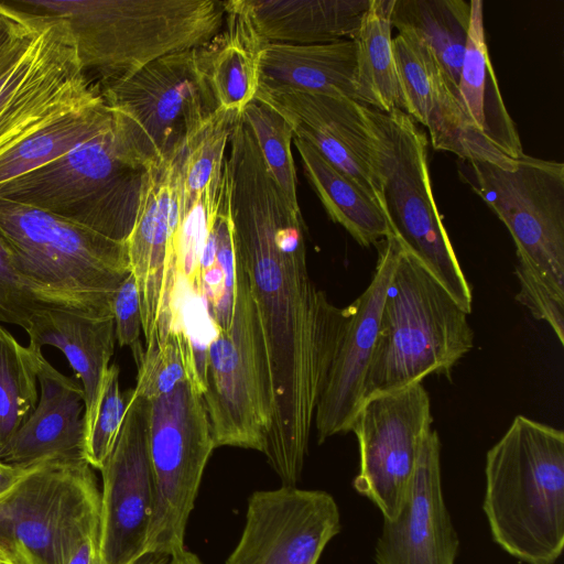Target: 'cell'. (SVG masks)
<instances>
[{
	"mask_svg": "<svg viewBox=\"0 0 564 564\" xmlns=\"http://www.w3.org/2000/svg\"><path fill=\"white\" fill-rule=\"evenodd\" d=\"M226 169L237 264L260 324L271 388L264 456L283 486L300 480L319 394L345 322L312 280L305 224L269 173L250 128L229 138Z\"/></svg>",
	"mask_w": 564,
	"mask_h": 564,
	"instance_id": "cell-1",
	"label": "cell"
},
{
	"mask_svg": "<svg viewBox=\"0 0 564 564\" xmlns=\"http://www.w3.org/2000/svg\"><path fill=\"white\" fill-rule=\"evenodd\" d=\"M22 12L64 20L83 73L100 91L151 62L206 45L223 29L220 0H15Z\"/></svg>",
	"mask_w": 564,
	"mask_h": 564,
	"instance_id": "cell-2",
	"label": "cell"
},
{
	"mask_svg": "<svg viewBox=\"0 0 564 564\" xmlns=\"http://www.w3.org/2000/svg\"><path fill=\"white\" fill-rule=\"evenodd\" d=\"M484 512L492 540L527 564L564 546V433L517 415L486 455Z\"/></svg>",
	"mask_w": 564,
	"mask_h": 564,
	"instance_id": "cell-3",
	"label": "cell"
},
{
	"mask_svg": "<svg viewBox=\"0 0 564 564\" xmlns=\"http://www.w3.org/2000/svg\"><path fill=\"white\" fill-rule=\"evenodd\" d=\"M0 238L28 290L44 305L111 315L131 272L126 242L36 207L0 198Z\"/></svg>",
	"mask_w": 564,
	"mask_h": 564,
	"instance_id": "cell-4",
	"label": "cell"
},
{
	"mask_svg": "<svg viewBox=\"0 0 564 564\" xmlns=\"http://www.w3.org/2000/svg\"><path fill=\"white\" fill-rule=\"evenodd\" d=\"M468 314L400 241L364 399L433 373L449 378L474 346Z\"/></svg>",
	"mask_w": 564,
	"mask_h": 564,
	"instance_id": "cell-5",
	"label": "cell"
},
{
	"mask_svg": "<svg viewBox=\"0 0 564 564\" xmlns=\"http://www.w3.org/2000/svg\"><path fill=\"white\" fill-rule=\"evenodd\" d=\"M380 207L391 234L467 312L473 293L436 207L427 164V137L400 109L366 106Z\"/></svg>",
	"mask_w": 564,
	"mask_h": 564,
	"instance_id": "cell-6",
	"label": "cell"
},
{
	"mask_svg": "<svg viewBox=\"0 0 564 564\" xmlns=\"http://www.w3.org/2000/svg\"><path fill=\"white\" fill-rule=\"evenodd\" d=\"M145 171L113 122L54 161L0 187V198L40 208L126 242Z\"/></svg>",
	"mask_w": 564,
	"mask_h": 564,
	"instance_id": "cell-7",
	"label": "cell"
},
{
	"mask_svg": "<svg viewBox=\"0 0 564 564\" xmlns=\"http://www.w3.org/2000/svg\"><path fill=\"white\" fill-rule=\"evenodd\" d=\"M100 94L131 160L145 172L183 149L217 109L206 45L164 55Z\"/></svg>",
	"mask_w": 564,
	"mask_h": 564,
	"instance_id": "cell-8",
	"label": "cell"
},
{
	"mask_svg": "<svg viewBox=\"0 0 564 564\" xmlns=\"http://www.w3.org/2000/svg\"><path fill=\"white\" fill-rule=\"evenodd\" d=\"M100 533V490L86 459L39 462L0 494V556L8 564H68Z\"/></svg>",
	"mask_w": 564,
	"mask_h": 564,
	"instance_id": "cell-9",
	"label": "cell"
},
{
	"mask_svg": "<svg viewBox=\"0 0 564 564\" xmlns=\"http://www.w3.org/2000/svg\"><path fill=\"white\" fill-rule=\"evenodd\" d=\"M203 400L216 447L264 452L272 414L270 377L260 324L239 267L230 326L217 330L207 348Z\"/></svg>",
	"mask_w": 564,
	"mask_h": 564,
	"instance_id": "cell-10",
	"label": "cell"
},
{
	"mask_svg": "<svg viewBox=\"0 0 564 564\" xmlns=\"http://www.w3.org/2000/svg\"><path fill=\"white\" fill-rule=\"evenodd\" d=\"M464 162L462 177L508 228L518 262L564 296V164L524 153L512 169Z\"/></svg>",
	"mask_w": 564,
	"mask_h": 564,
	"instance_id": "cell-11",
	"label": "cell"
},
{
	"mask_svg": "<svg viewBox=\"0 0 564 564\" xmlns=\"http://www.w3.org/2000/svg\"><path fill=\"white\" fill-rule=\"evenodd\" d=\"M148 440L155 508L147 554L170 556L184 547L186 524L216 448L203 395L188 380L150 400Z\"/></svg>",
	"mask_w": 564,
	"mask_h": 564,
	"instance_id": "cell-12",
	"label": "cell"
},
{
	"mask_svg": "<svg viewBox=\"0 0 564 564\" xmlns=\"http://www.w3.org/2000/svg\"><path fill=\"white\" fill-rule=\"evenodd\" d=\"M43 21L0 77V155L50 121L102 99L80 67L67 23Z\"/></svg>",
	"mask_w": 564,
	"mask_h": 564,
	"instance_id": "cell-13",
	"label": "cell"
},
{
	"mask_svg": "<svg viewBox=\"0 0 564 564\" xmlns=\"http://www.w3.org/2000/svg\"><path fill=\"white\" fill-rule=\"evenodd\" d=\"M432 423L422 382L372 394L360 404L350 429L359 449L352 486L377 506L383 520L397 516Z\"/></svg>",
	"mask_w": 564,
	"mask_h": 564,
	"instance_id": "cell-14",
	"label": "cell"
},
{
	"mask_svg": "<svg viewBox=\"0 0 564 564\" xmlns=\"http://www.w3.org/2000/svg\"><path fill=\"white\" fill-rule=\"evenodd\" d=\"M116 444L100 468V556L102 564H133L147 554L155 508L149 454L150 400L133 389Z\"/></svg>",
	"mask_w": 564,
	"mask_h": 564,
	"instance_id": "cell-15",
	"label": "cell"
},
{
	"mask_svg": "<svg viewBox=\"0 0 564 564\" xmlns=\"http://www.w3.org/2000/svg\"><path fill=\"white\" fill-rule=\"evenodd\" d=\"M340 531L328 492L283 486L253 492L242 534L225 564H317Z\"/></svg>",
	"mask_w": 564,
	"mask_h": 564,
	"instance_id": "cell-16",
	"label": "cell"
},
{
	"mask_svg": "<svg viewBox=\"0 0 564 564\" xmlns=\"http://www.w3.org/2000/svg\"><path fill=\"white\" fill-rule=\"evenodd\" d=\"M382 241L371 282L345 307L343 330L314 415L318 444L334 435L350 432L364 401L382 304L400 250V241L393 234Z\"/></svg>",
	"mask_w": 564,
	"mask_h": 564,
	"instance_id": "cell-17",
	"label": "cell"
},
{
	"mask_svg": "<svg viewBox=\"0 0 564 564\" xmlns=\"http://www.w3.org/2000/svg\"><path fill=\"white\" fill-rule=\"evenodd\" d=\"M281 113L308 142L380 206L366 106L348 98L260 86L256 98Z\"/></svg>",
	"mask_w": 564,
	"mask_h": 564,
	"instance_id": "cell-18",
	"label": "cell"
},
{
	"mask_svg": "<svg viewBox=\"0 0 564 564\" xmlns=\"http://www.w3.org/2000/svg\"><path fill=\"white\" fill-rule=\"evenodd\" d=\"M403 98V112L430 132L435 150L463 161L488 162L503 169L517 164L468 120L431 52L402 35L392 40Z\"/></svg>",
	"mask_w": 564,
	"mask_h": 564,
	"instance_id": "cell-19",
	"label": "cell"
},
{
	"mask_svg": "<svg viewBox=\"0 0 564 564\" xmlns=\"http://www.w3.org/2000/svg\"><path fill=\"white\" fill-rule=\"evenodd\" d=\"M458 549L442 489L441 441L432 430L397 516L383 520L375 560L377 564H455Z\"/></svg>",
	"mask_w": 564,
	"mask_h": 564,
	"instance_id": "cell-20",
	"label": "cell"
},
{
	"mask_svg": "<svg viewBox=\"0 0 564 564\" xmlns=\"http://www.w3.org/2000/svg\"><path fill=\"white\" fill-rule=\"evenodd\" d=\"M182 150L145 172L134 224L126 240L130 271L140 294L145 348L156 344L169 251L178 224Z\"/></svg>",
	"mask_w": 564,
	"mask_h": 564,
	"instance_id": "cell-21",
	"label": "cell"
},
{
	"mask_svg": "<svg viewBox=\"0 0 564 564\" xmlns=\"http://www.w3.org/2000/svg\"><path fill=\"white\" fill-rule=\"evenodd\" d=\"M35 409L7 445L0 460L33 465L47 459H86L85 398L75 377L56 370L44 356L37 370Z\"/></svg>",
	"mask_w": 564,
	"mask_h": 564,
	"instance_id": "cell-22",
	"label": "cell"
},
{
	"mask_svg": "<svg viewBox=\"0 0 564 564\" xmlns=\"http://www.w3.org/2000/svg\"><path fill=\"white\" fill-rule=\"evenodd\" d=\"M29 347L59 349L80 380L85 398V443L93 427L106 373L115 351V321L111 315H91L62 307L44 306L24 329ZM86 448V446H85Z\"/></svg>",
	"mask_w": 564,
	"mask_h": 564,
	"instance_id": "cell-23",
	"label": "cell"
},
{
	"mask_svg": "<svg viewBox=\"0 0 564 564\" xmlns=\"http://www.w3.org/2000/svg\"><path fill=\"white\" fill-rule=\"evenodd\" d=\"M354 40L321 44L265 43L260 86L348 98L357 101Z\"/></svg>",
	"mask_w": 564,
	"mask_h": 564,
	"instance_id": "cell-24",
	"label": "cell"
},
{
	"mask_svg": "<svg viewBox=\"0 0 564 564\" xmlns=\"http://www.w3.org/2000/svg\"><path fill=\"white\" fill-rule=\"evenodd\" d=\"M264 43L354 40L370 0H243Z\"/></svg>",
	"mask_w": 564,
	"mask_h": 564,
	"instance_id": "cell-25",
	"label": "cell"
},
{
	"mask_svg": "<svg viewBox=\"0 0 564 564\" xmlns=\"http://www.w3.org/2000/svg\"><path fill=\"white\" fill-rule=\"evenodd\" d=\"M482 1L470 0V21L458 82V101L471 124L509 158L524 152L496 79L486 43Z\"/></svg>",
	"mask_w": 564,
	"mask_h": 564,
	"instance_id": "cell-26",
	"label": "cell"
},
{
	"mask_svg": "<svg viewBox=\"0 0 564 564\" xmlns=\"http://www.w3.org/2000/svg\"><path fill=\"white\" fill-rule=\"evenodd\" d=\"M258 35L243 0L225 1L221 31L206 44L207 76L217 108L242 115L260 87Z\"/></svg>",
	"mask_w": 564,
	"mask_h": 564,
	"instance_id": "cell-27",
	"label": "cell"
},
{
	"mask_svg": "<svg viewBox=\"0 0 564 564\" xmlns=\"http://www.w3.org/2000/svg\"><path fill=\"white\" fill-rule=\"evenodd\" d=\"M470 21V1L394 0L391 24L425 46L458 99V82Z\"/></svg>",
	"mask_w": 564,
	"mask_h": 564,
	"instance_id": "cell-28",
	"label": "cell"
},
{
	"mask_svg": "<svg viewBox=\"0 0 564 564\" xmlns=\"http://www.w3.org/2000/svg\"><path fill=\"white\" fill-rule=\"evenodd\" d=\"M293 141L305 175L328 217L362 247L384 240L391 230L379 204L308 142L299 138Z\"/></svg>",
	"mask_w": 564,
	"mask_h": 564,
	"instance_id": "cell-29",
	"label": "cell"
},
{
	"mask_svg": "<svg viewBox=\"0 0 564 564\" xmlns=\"http://www.w3.org/2000/svg\"><path fill=\"white\" fill-rule=\"evenodd\" d=\"M394 0H370L354 41L357 48V101L382 112L403 111L391 36Z\"/></svg>",
	"mask_w": 564,
	"mask_h": 564,
	"instance_id": "cell-30",
	"label": "cell"
},
{
	"mask_svg": "<svg viewBox=\"0 0 564 564\" xmlns=\"http://www.w3.org/2000/svg\"><path fill=\"white\" fill-rule=\"evenodd\" d=\"M113 122L104 99L56 118L0 155V187L69 152Z\"/></svg>",
	"mask_w": 564,
	"mask_h": 564,
	"instance_id": "cell-31",
	"label": "cell"
},
{
	"mask_svg": "<svg viewBox=\"0 0 564 564\" xmlns=\"http://www.w3.org/2000/svg\"><path fill=\"white\" fill-rule=\"evenodd\" d=\"M42 356L0 325V455L36 406Z\"/></svg>",
	"mask_w": 564,
	"mask_h": 564,
	"instance_id": "cell-32",
	"label": "cell"
},
{
	"mask_svg": "<svg viewBox=\"0 0 564 564\" xmlns=\"http://www.w3.org/2000/svg\"><path fill=\"white\" fill-rule=\"evenodd\" d=\"M215 261L200 271L202 294L208 313L218 330L230 326L238 281L234 225L230 214L229 180L226 160L221 188L214 223Z\"/></svg>",
	"mask_w": 564,
	"mask_h": 564,
	"instance_id": "cell-33",
	"label": "cell"
},
{
	"mask_svg": "<svg viewBox=\"0 0 564 564\" xmlns=\"http://www.w3.org/2000/svg\"><path fill=\"white\" fill-rule=\"evenodd\" d=\"M241 115L217 108L187 142L180 156V189L195 198L223 173L226 148Z\"/></svg>",
	"mask_w": 564,
	"mask_h": 564,
	"instance_id": "cell-34",
	"label": "cell"
},
{
	"mask_svg": "<svg viewBox=\"0 0 564 564\" xmlns=\"http://www.w3.org/2000/svg\"><path fill=\"white\" fill-rule=\"evenodd\" d=\"M241 117L253 134L269 173L290 204L301 210L291 126L275 109L257 99L243 109Z\"/></svg>",
	"mask_w": 564,
	"mask_h": 564,
	"instance_id": "cell-35",
	"label": "cell"
},
{
	"mask_svg": "<svg viewBox=\"0 0 564 564\" xmlns=\"http://www.w3.org/2000/svg\"><path fill=\"white\" fill-rule=\"evenodd\" d=\"M137 368V384L133 390L148 400L169 393L186 380L194 387L184 346L174 330H170L156 347L144 348Z\"/></svg>",
	"mask_w": 564,
	"mask_h": 564,
	"instance_id": "cell-36",
	"label": "cell"
},
{
	"mask_svg": "<svg viewBox=\"0 0 564 564\" xmlns=\"http://www.w3.org/2000/svg\"><path fill=\"white\" fill-rule=\"evenodd\" d=\"M127 392L119 384V368L110 365L106 373L93 427L86 440L85 456L98 470L111 453L118 438L127 406Z\"/></svg>",
	"mask_w": 564,
	"mask_h": 564,
	"instance_id": "cell-37",
	"label": "cell"
},
{
	"mask_svg": "<svg viewBox=\"0 0 564 564\" xmlns=\"http://www.w3.org/2000/svg\"><path fill=\"white\" fill-rule=\"evenodd\" d=\"M516 275L519 281V292L516 299L530 311L535 319L546 322L563 345L564 296L553 292L523 263H517Z\"/></svg>",
	"mask_w": 564,
	"mask_h": 564,
	"instance_id": "cell-38",
	"label": "cell"
},
{
	"mask_svg": "<svg viewBox=\"0 0 564 564\" xmlns=\"http://www.w3.org/2000/svg\"><path fill=\"white\" fill-rule=\"evenodd\" d=\"M44 306L18 275L0 238V322L25 329L31 316Z\"/></svg>",
	"mask_w": 564,
	"mask_h": 564,
	"instance_id": "cell-39",
	"label": "cell"
},
{
	"mask_svg": "<svg viewBox=\"0 0 564 564\" xmlns=\"http://www.w3.org/2000/svg\"><path fill=\"white\" fill-rule=\"evenodd\" d=\"M111 311L116 339L121 347H129L138 366L144 348L140 341L142 317L140 294L134 275L130 272L118 286L112 297Z\"/></svg>",
	"mask_w": 564,
	"mask_h": 564,
	"instance_id": "cell-40",
	"label": "cell"
},
{
	"mask_svg": "<svg viewBox=\"0 0 564 564\" xmlns=\"http://www.w3.org/2000/svg\"><path fill=\"white\" fill-rule=\"evenodd\" d=\"M42 21V17L29 14L25 23L0 42V77L23 55Z\"/></svg>",
	"mask_w": 564,
	"mask_h": 564,
	"instance_id": "cell-41",
	"label": "cell"
},
{
	"mask_svg": "<svg viewBox=\"0 0 564 564\" xmlns=\"http://www.w3.org/2000/svg\"><path fill=\"white\" fill-rule=\"evenodd\" d=\"M68 564H102L100 533L88 536L75 552Z\"/></svg>",
	"mask_w": 564,
	"mask_h": 564,
	"instance_id": "cell-42",
	"label": "cell"
},
{
	"mask_svg": "<svg viewBox=\"0 0 564 564\" xmlns=\"http://www.w3.org/2000/svg\"><path fill=\"white\" fill-rule=\"evenodd\" d=\"M28 18V13L8 3H0V42L25 23Z\"/></svg>",
	"mask_w": 564,
	"mask_h": 564,
	"instance_id": "cell-43",
	"label": "cell"
},
{
	"mask_svg": "<svg viewBox=\"0 0 564 564\" xmlns=\"http://www.w3.org/2000/svg\"><path fill=\"white\" fill-rule=\"evenodd\" d=\"M36 464V463H35ZM13 465L0 460V494L12 487L19 479L25 476L34 465Z\"/></svg>",
	"mask_w": 564,
	"mask_h": 564,
	"instance_id": "cell-44",
	"label": "cell"
},
{
	"mask_svg": "<svg viewBox=\"0 0 564 564\" xmlns=\"http://www.w3.org/2000/svg\"><path fill=\"white\" fill-rule=\"evenodd\" d=\"M166 564H203V562L197 555L183 547L170 555Z\"/></svg>",
	"mask_w": 564,
	"mask_h": 564,
	"instance_id": "cell-45",
	"label": "cell"
},
{
	"mask_svg": "<svg viewBox=\"0 0 564 564\" xmlns=\"http://www.w3.org/2000/svg\"><path fill=\"white\" fill-rule=\"evenodd\" d=\"M166 558L167 556L148 554L133 564H162Z\"/></svg>",
	"mask_w": 564,
	"mask_h": 564,
	"instance_id": "cell-46",
	"label": "cell"
},
{
	"mask_svg": "<svg viewBox=\"0 0 564 564\" xmlns=\"http://www.w3.org/2000/svg\"><path fill=\"white\" fill-rule=\"evenodd\" d=\"M0 564H8V563L0 556Z\"/></svg>",
	"mask_w": 564,
	"mask_h": 564,
	"instance_id": "cell-47",
	"label": "cell"
},
{
	"mask_svg": "<svg viewBox=\"0 0 564 564\" xmlns=\"http://www.w3.org/2000/svg\"><path fill=\"white\" fill-rule=\"evenodd\" d=\"M167 558H169V557H167ZM167 558H166L162 564H166Z\"/></svg>",
	"mask_w": 564,
	"mask_h": 564,
	"instance_id": "cell-48",
	"label": "cell"
}]
</instances>
